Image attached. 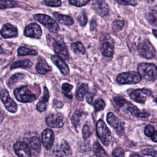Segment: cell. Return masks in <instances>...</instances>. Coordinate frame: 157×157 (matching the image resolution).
I'll return each mask as SVG.
<instances>
[{"label":"cell","mask_w":157,"mask_h":157,"mask_svg":"<svg viewBox=\"0 0 157 157\" xmlns=\"http://www.w3.org/2000/svg\"><path fill=\"white\" fill-rule=\"evenodd\" d=\"M55 105L57 108H61L64 105V103L61 101H55Z\"/></svg>","instance_id":"681fc988"},{"label":"cell","mask_w":157,"mask_h":157,"mask_svg":"<svg viewBox=\"0 0 157 157\" xmlns=\"http://www.w3.org/2000/svg\"><path fill=\"white\" fill-rule=\"evenodd\" d=\"M105 103L102 100H97L95 101L94 104V107L96 112L102 111L105 107Z\"/></svg>","instance_id":"8d00e7d4"},{"label":"cell","mask_w":157,"mask_h":157,"mask_svg":"<svg viewBox=\"0 0 157 157\" xmlns=\"http://www.w3.org/2000/svg\"><path fill=\"white\" fill-rule=\"evenodd\" d=\"M53 152L57 157H67L71 153V149L68 142L62 140L55 146Z\"/></svg>","instance_id":"7c38bea8"},{"label":"cell","mask_w":157,"mask_h":157,"mask_svg":"<svg viewBox=\"0 0 157 157\" xmlns=\"http://www.w3.org/2000/svg\"><path fill=\"white\" fill-rule=\"evenodd\" d=\"M82 134L83 138L85 139L88 138L91 134L90 126L87 123H86L82 128Z\"/></svg>","instance_id":"d590c367"},{"label":"cell","mask_w":157,"mask_h":157,"mask_svg":"<svg viewBox=\"0 0 157 157\" xmlns=\"http://www.w3.org/2000/svg\"><path fill=\"white\" fill-rule=\"evenodd\" d=\"M84 114V113L82 111L77 110L75 112L72 117H71V122L72 124L77 128L79 125L81 120Z\"/></svg>","instance_id":"83f0119b"},{"label":"cell","mask_w":157,"mask_h":157,"mask_svg":"<svg viewBox=\"0 0 157 157\" xmlns=\"http://www.w3.org/2000/svg\"><path fill=\"white\" fill-rule=\"evenodd\" d=\"M129 157H143L141 156V155H139L138 154H136V153H133V154H131L130 155Z\"/></svg>","instance_id":"f5cc1de1"},{"label":"cell","mask_w":157,"mask_h":157,"mask_svg":"<svg viewBox=\"0 0 157 157\" xmlns=\"http://www.w3.org/2000/svg\"><path fill=\"white\" fill-rule=\"evenodd\" d=\"M25 75L22 73H16L11 76L8 82V85L10 88H12L17 82L24 78Z\"/></svg>","instance_id":"4316f807"},{"label":"cell","mask_w":157,"mask_h":157,"mask_svg":"<svg viewBox=\"0 0 157 157\" xmlns=\"http://www.w3.org/2000/svg\"><path fill=\"white\" fill-rule=\"evenodd\" d=\"M33 17L36 21L42 24L51 33H56L59 31V27L57 23L50 16L45 14H36Z\"/></svg>","instance_id":"3957f363"},{"label":"cell","mask_w":157,"mask_h":157,"mask_svg":"<svg viewBox=\"0 0 157 157\" xmlns=\"http://www.w3.org/2000/svg\"><path fill=\"white\" fill-rule=\"evenodd\" d=\"M124 26V22L121 20H115L112 24V29L114 32H119L121 31Z\"/></svg>","instance_id":"d6a6232c"},{"label":"cell","mask_w":157,"mask_h":157,"mask_svg":"<svg viewBox=\"0 0 157 157\" xmlns=\"http://www.w3.org/2000/svg\"><path fill=\"white\" fill-rule=\"evenodd\" d=\"M96 131L97 136L102 143L105 146L109 145L112 140V135L110 130L103 120H100L97 122Z\"/></svg>","instance_id":"7a4b0ae2"},{"label":"cell","mask_w":157,"mask_h":157,"mask_svg":"<svg viewBox=\"0 0 157 157\" xmlns=\"http://www.w3.org/2000/svg\"><path fill=\"white\" fill-rule=\"evenodd\" d=\"M96 27V21L95 19L93 18L90 22V29L91 31H93Z\"/></svg>","instance_id":"c3c4849f"},{"label":"cell","mask_w":157,"mask_h":157,"mask_svg":"<svg viewBox=\"0 0 157 157\" xmlns=\"http://www.w3.org/2000/svg\"><path fill=\"white\" fill-rule=\"evenodd\" d=\"M90 2V1H82V0H80V1L71 0L69 1L70 4L78 7H83L87 5Z\"/></svg>","instance_id":"f35d334b"},{"label":"cell","mask_w":157,"mask_h":157,"mask_svg":"<svg viewBox=\"0 0 157 157\" xmlns=\"http://www.w3.org/2000/svg\"><path fill=\"white\" fill-rule=\"evenodd\" d=\"M154 128L151 125H147L146 126L144 129V133L147 136L151 137L152 136V134L154 133Z\"/></svg>","instance_id":"7bdbcfd3"},{"label":"cell","mask_w":157,"mask_h":157,"mask_svg":"<svg viewBox=\"0 0 157 157\" xmlns=\"http://www.w3.org/2000/svg\"><path fill=\"white\" fill-rule=\"evenodd\" d=\"M151 140L154 142H157V132L156 131H154V133L152 134V136H151Z\"/></svg>","instance_id":"f907efd6"},{"label":"cell","mask_w":157,"mask_h":157,"mask_svg":"<svg viewBox=\"0 0 157 157\" xmlns=\"http://www.w3.org/2000/svg\"><path fill=\"white\" fill-rule=\"evenodd\" d=\"M36 70L39 74L44 75L52 71V68L47 63L45 60L41 59L36 64Z\"/></svg>","instance_id":"44dd1931"},{"label":"cell","mask_w":157,"mask_h":157,"mask_svg":"<svg viewBox=\"0 0 157 157\" xmlns=\"http://www.w3.org/2000/svg\"><path fill=\"white\" fill-rule=\"evenodd\" d=\"M127 111L129 112L132 115L134 116L138 117L139 114L140 112L139 111L138 109L136 106L132 105H129L127 107Z\"/></svg>","instance_id":"ab89813d"},{"label":"cell","mask_w":157,"mask_h":157,"mask_svg":"<svg viewBox=\"0 0 157 157\" xmlns=\"http://www.w3.org/2000/svg\"><path fill=\"white\" fill-rule=\"evenodd\" d=\"M78 22L79 24L81 26H84L86 25V24L88 22V18L86 16V13L85 12L82 11L78 16Z\"/></svg>","instance_id":"836d02e7"},{"label":"cell","mask_w":157,"mask_h":157,"mask_svg":"<svg viewBox=\"0 0 157 157\" xmlns=\"http://www.w3.org/2000/svg\"><path fill=\"white\" fill-rule=\"evenodd\" d=\"M33 65L32 62L29 60H19L13 63L12 65L11 66L10 68L11 70L18 68H28L31 67Z\"/></svg>","instance_id":"d4e9b609"},{"label":"cell","mask_w":157,"mask_h":157,"mask_svg":"<svg viewBox=\"0 0 157 157\" xmlns=\"http://www.w3.org/2000/svg\"><path fill=\"white\" fill-rule=\"evenodd\" d=\"M14 151L19 157H31V152L29 146L25 142L18 141L14 144Z\"/></svg>","instance_id":"e0dca14e"},{"label":"cell","mask_w":157,"mask_h":157,"mask_svg":"<svg viewBox=\"0 0 157 157\" xmlns=\"http://www.w3.org/2000/svg\"><path fill=\"white\" fill-rule=\"evenodd\" d=\"M141 152L144 155L157 157V151L153 149H145L142 150Z\"/></svg>","instance_id":"b9f144b4"},{"label":"cell","mask_w":157,"mask_h":157,"mask_svg":"<svg viewBox=\"0 0 157 157\" xmlns=\"http://www.w3.org/2000/svg\"><path fill=\"white\" fill-rule=\"evenodd\" d=\"M124 151L122 147H117L113 151L112 157H124Z\"/></svg>","instance_id":"60d3db41"},{"label":"cell","mask_w":157,"mask_h":157,"mask_svg":"<svg viewBox=\"0 0 157 157\" xmlns=\"http://www.w3.org/2000/svg\"><path fill=\"white\" fill-rule=\"evenodd\" d=\"M29 148L32 150L39 153L41 151V141L39 138L33 136L31 138L29 141Z\"/></svg>","instance_id":"603a6c76"},{"label":"cell","mask_w":157,"mask_h":157,"mask_svg":"<svg viewBox=\"0 0 157 157\" xmlns=\"http://www.w3.org/2000/svg\"><path fill=\"white\" fill-rule=\"evenodd\" d=\"M46 107V103L43 102L41 101H39L36 105V108H37V110L40 112H43L45 111Z\"/></svg>","instance_id":"7dc6e473"},{"label":"cell","mask_w":157,"mask_h":157,"mask_svg":"<svg viewBox=\"0 0 157 157\" xmlns=\"http://www.w3.org/2000/svg\"><path fill=\"white\" fill-rule=\"evenodd\" d=\"M3 53H4V50H3V48H2L1 46L0 45V55L3 54Z\"/></svg>","instance_id":"11a10c76"},{"label":"cell","mask_w":157,"mask_h":157,"mask_svg":"<svg viewBox=\"0 0 157 157\" xmlns=\"http://www.w3.org/2000/svg\"><path fill=\"white\" fill-rule=\"evenodd\" d=\"M49 98V94L48 89H47V87H44V96L42 97V100L41 101L43 102L46 103L47 102H48Z\"/></svg>","instance_id":"bcb514c9"},{"label":"cell","mask_w":157,"mask_h":157,"mask_svg":"<svg viewBox=\"0 0 157 157\" xmlns=\"http://www.w3.org/2000/svg\"><path fill=\"white\" fill-rule=\"evenodd\" d=\"M138 73L141 78L148 81H154L157 77V69L156 65L152 63H142L139 65Z\"/></svg>","instance_id":"6da1fadb"},{"label":"cell","mask_w":157,"mask_h":157,"mask_svg":"<svg viewBox=\"0 0 157 157\" xmlns=\"http://www.w3.org/2000/svg\"><path fill=\"white\" fill-rule=\"evenodd\" d=\"M93 148L94 154L97 157H107L108 155L101 144L97 141L94 142Z\"/></svg>","instance_id":"7402d4cb"},{"label":"cell","mask_w":157,"mask_h":157,"mask_svg":"<svg viewBox=\"0 0 157 157\" xmlns=\"http://www.w3.org/2000/svg\"><path fill=\"white\" fill-rule=\"evenodd\" d=\"M42 4L51 7H58L61 6L62 2L59 0L55 1H44L42 2Z\"/></svg>","instance_id":"e575fe53"},{"label":"cell","mask_w":157,"mask_h":157,"mask_svg":"<svg viewBox=\"0 0 157 157\" xmlns=\"http://www.w3.org/2000/svg\"><path fill=\"white\" fill-rule=\"evenodd\" d=\"M71 48L74 53L78 55H84L86 52V48L80 42L73 43L71 45Z\"/></svg>","instance_id":"484cf974"},{"label":"cell","mask_w":157,"mask_h":157,"mask_svg":"<svg viewBox=\"0 0 157 157\" xmlns=\"http://www.w3.org/2000/svg\"><path fill=\"white\" fill-rule=\"evenodd\" d=\"M53 49L57 56L65 61L69 59L68 52L63 40L59 37L54 38L53 43Z\"/></svg>","instance_id":"52a82bcc"},{"label":"cell","mask_w":157,"mask_h":157,"mask_svg":"<svg viewBox=\"0 0 157 157\" xmlns=\"http://www.w3.org/2000/svg\"><path fill=\"white\" fill-rule=\"evenodd\" d=\"M38 53L34 49H30L25 47H21L18 50V55L19 56H36Z\"/></svg>","instance_id":"f1b7e54d"},{"label":"cell","mask_w":157,"mask_h":157,"mask_svg":"<svg viewBox=\"0 0 157 157\" xmlns=\"http://www.w3.org/2000/svg\"><path fill=\"white\" fill-rule=\"evenodd\" d=\"M92 7L95 13L101 17L106 16L109 13V7L107 3L102 0H95L92 3Z\"/></svg>","instance_id":"4fadbf2b"},{"label":"cell","mask_w":157,"mask_h":157,"mask_svg":"<svg viewBox=\"0 0 157 157\" xmlns=\"http://www.w3.org/2000/svg\"><path fill=\"white\" fill-rule=\"evenodd\" d=\"M5 117L4 113L1 110H0V123H1Z\"/></svg>","instance_id":"816d5d0a"},{"label":"cell","mask_w":157,"mask_h":157,"mask_svg":"<svg viewBox=\"0 0 157 157\" xmlns=\"http://www.w3.org/2000/svg\"><path fill=\"white\" fill-rule=\"evenodd\" d=\"M46 123L48 126L54 128H61L65 124V118L61 113L50 114L46 117Z\"/></svg>","instance_id":"8fae6325"},{"label":"cell","mask_w":157,"mask_h":157,"mask_svg":"<svg viewBox=\"0 0 157 157\" xmlns=\"http://www.w3.org/2000/svg\"><path fill=\"white\" fill-rule=\"evenodd\" d=\"M15 98L21 102L30 103L35 101L36 97L26 86H21L14 90Z\"/></svg>","instance_id":"5b68a950"},{"label":"cell","mask_w":157,"mask_h":157,"mask_svg":"<svg viewBox=\"0 0 157 157\" xmlns=\"http://www.w3.org/2000/svg\"><path fill=\"white\" fill-rule=\"evenodd\" d=\"M100 51L103 56L107 58L113 56L114 51V43L110 36H105L101 44Z\"/></svg>","instance_id":"ba28073f"},{"label":"cell","mask_w":157,"mask_h":157,"mask_svg":"<svg viewBox=\"0 0 157 157\" xmlns=\"http://www.w3.org/2000/svg\"><path fill=\"white\" fill-rule=\"evenodd\" d=\"M120 5L124 6H135L137 4V2L136 1H116Z\"/></svg>","instance_id":"ee69618b"},{"label":"cell","mask_w":157,"mask_h":157,"mask_svg":"<svg viewBox=\"0 0 157 157\" xmlns=\"http://www.w3.org/2000/svg\"><path fill=\"white\" fill-rule=\"evenodd\" d=\"M152 34H153V35H154V37H157V30H156V29H154V30H152Z\"/></svg>","instance_id":"db71d44e"},{"label":"cell","mask_w":157,"mask_h":157,"mask_svg":"<svg viewBox=\"0 0 157 157\" xmlns=\"http://www.w3.org/2000/svg\"><path fill=\"white\" fill-rule=\"evenodd\" d=\"M95 92H96V91H95V89L88 90V93L86 94H87L86 100H87V102L89 104H92V103L93 99V97Z\"/></svg>","instance_id":"f6af8a7d"},{"label":"cell","mask_w":157,"mask_h":157,"mask_svg":"<svg viewBox=\"0 0 157 157\" xmlns=\"http://www.w3.org/2000/svg\"><path fill=\"white\" fill-rule=\"evenodd\" d=\"M142 79L140 75L136 71H128L120 73L117 78V81L120 84H135Z\"/></svg>","instance_id":"277c9868"},{"label":"cell","mask_w":157,"mask_h":157,"mask_svg":"<svg viewBox=\"0 0 157 157\" xmlns=\"http://www.w3.org/2000/svg\"><path fill=\"white\" fill-rule=\"evenodd\" d=\"M0 33L4 38L16 37L18 34V29L13 25L10 24H6L2 27Z\"/></svg>","instance_id":"ac0fdd59"},{"label":"cell","mask_w":157,"mask_h":157,"mask_svg":"<svg viewBox=\"0 0 157 157\" xmlns=\"http://www.w3.org/2000/svg\"><path fill=\"white\" fill-rule=\"evenodd\" d=\"M17 5V2L13 1H0V10L13 8Z\"/></svg>","instance_id":"4dcf8cb0"},{"label":"cell","mask_w":157,"mask_h":157,"mask_svg":"<svg viewBox=\"0 0 157 157\" xmlns=\"http://www.w3.org/2000/svg\"><path fill=\"white\" fill-rule=\"evenodd\" d=\"M145 18L150 25L152 26H157V12L151 11L146 13Z\"/></svg>","instance_id":"f546056e"},{"label":"cell","mask_w":157,"mask_h":157,"mask_svg":"<svg viewBox=\"0 0 157 157\" xmlns=\"http://www.w3.org/2000/svg\"><path fill=\"white\" fill-rule=\"evenodd\" d=\"M53 15L59 23L63 25L70 26L74 24L73 19L69 15H63L57 12L54 13Z\"/></svg>","instance_id":"ffe728a7"},{"label":"cell","mask_w":157,"mask_h":157,"mask_svg":"<svg viewBox=\"0 0 157 157\" xmlns=\"http://www.w3.org/2000/svg\"><path fill=\"white\" fill-rule=\"evenodd\" d=\"M113 100L117 106L119 107H123L128 103L127 101L122 97H115Z\"/></svg>","instance_id":"74e56055"},{"label":"cell","mask_w":157,"mask_h":157,"mask_svg":"<svg viewBox=\"0 0 157 157\" xmlns=\"http://www.w3.org/2000/svg\"><path fill=\"white\" fill-rule=\"evenodd\" d=\"M151 94V91L147 89H137L131 92L129 96L133 101L142 104L149 99Z\"/></svg>","instance_id":"9c48e42d"},{"label":"cell","mask_w":157,"mask_h":157,"mask_svg":"<svg viewBox=\"0 0 157 157\" xmlns=\"http://www.w3.org/2000/svg\"><path fill=\"white\" fill-rule=\"evenodd\" d=\"M55 140V135L52 129L46 128L42 132V141L44 147L46 149H51L54 144Z\"/></svg>","instance_id":"9a60e30c"},{"label":"cell","mask_w":157,"mask_h":157,"mask_svg":"<svg viewBox=\"0 0 157 157\" xmlns=\"http://www.w3.org/2000/svg\"><path fill=\"white\" fill-rule=\"evenodd\" d=\"M108 124L113 128H114L117 133L122 135L124 132V128L123 124L121 120L115 116L113 113H109L106 117Z\"/></svg>","instance_id":"5bb4252c"},{"label":"cell","mask_w":157,"mask_h":157,"mask_svg":"<svg viewBox=\"0 0 157 157\" xmlns=\"http://www.w3.org/2000/svg\"><path fill=\"white\" fill-rule=\"evenodd\" d=\"M137 51L140 56L146 59H153L156 56V50L149 41L145 40L140 43Z\"/></svg>","instance_id":"8992f818"},{"label":"cell","mask_w":157,"mask_h":157,"mask_svg":"<svg viewBox=\"0 0 157 157\" xmlns=\"http://www.w3.org/2000/svg\"><path fill=\"white\" fill-rule=\"evenodd\" d=\"M61 88H62V90H63V92L64 93V95L66 97H68V98H70V99H71L72 97V95L71 94V90L73 89V85H71V84H69V83H67V82H65V83H64L62 84Z\"/></svg>","instance_id":"1f68e13d"},{"label":"cell","mask_w":157,"mask_h":157,"mask_svg":"<svg viewBox=\"0 0 157 157\" xmlns=\"http://www.w3.org/2000/svg\"><path fill=\"white\" fill-rule=\"evenodd\" d=\"M24 35L27 37L39 39L42 37V30L37 24L31 23L25 27Z\"/></svg>","instance_id":"2e32d148"},{"label":"cell","mask_w":157,"mask_h":157,"mask_svg":"<svg viewBox=\"0 0 157 157\" xmlns=\"http://www.w3.org/2000/svg\"><path fill=\"white\" fill-rule=\"evenodd\" d=\"M51 59L53 63L59 69L62 74L65 76H67L69 74V68L64 60L54 55L51 56Z\"/></svg>","instance_id":"d6986e66"},{"label":"cell","mask_w":157,"mask_h":157,"mask_svg":"<svg viewBox=\"0 0 157 157\" xmlns=\"http://www.w3.org/2000/svg\"><path fill=\"white\" fill-rule=\"evenodd\" d=\"M0 97L6 107V109L12 113H16L18 110V105L11 98L8 91L3 89L0 92Z\"/></svg>","instance_id":"30bf717a"},{"label":"cell","mask_w":157,"mask_h":157,"mask_svg":"<svg viewBox=\"0 0 157 157\" xmlns=\"http://www.w3.org/2000/svg\"><path fill=\"white\" fill-rule=\"evenodd\" d=\"M89 90V86L87 83L82 84L77 90L76 92V97L79 101H82L84 96L87 94Z\"/></svg>","instance_id":"cb8c5ba5"}]
</instances>
